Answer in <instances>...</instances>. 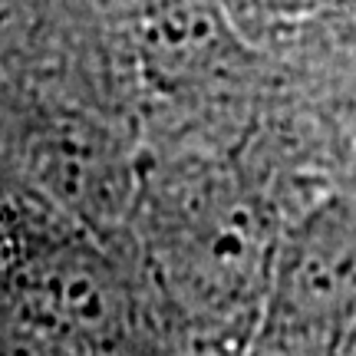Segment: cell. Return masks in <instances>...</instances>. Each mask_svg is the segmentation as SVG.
<instances>
[{
    "label": "cell",
    "instance_id": "obj_5",
    "mask_svg": "<svg viewBox=\"0 0 356 356\" xmlns=\"http://www.w3.org/2000/svg\"><path fill=\"white\" fill-rule=\"evenodd\" d=\"M218 3L231 13V20L241 26L244 37L254 40L257 47H267L277 37L291 33L293 26L333 7L337 0H218Z\"/></svg>",
    "mask_w": 356,
    "mask_h": 356
},
{
    "label": "cell",
    "instance_id": "obj_2",
    "mask_svg": "<svg viewBox=\"0 0 356 356\" xmlns=\"http://www.w3.org/2000/svg\"><path fill=\"white\" fill-rule=\"evenodd\" d=\"M356 337V204L340 188L287 218L248 353H346Z\"/></svg>",
    "mask_w": 356,
    "mask_h": 356
},
{
    "label": "cell",
    "instance_id": "obj_3",
    "mask_svg": "<svg viewBox=\"0 0 356 356\" xmlns=\"http://www.w3.org/2000/svg\"><path fill=\"white\" fill-rule=\"evenodd\" d=\"M17 340L40 350H109L129 330V293L115 267L83 241H47L0 293Z\"/></svg>",
    "mask_w": 356,
    "mask_h": 356
},
{
    "label": "cell",
    "instance_id": "obj_1",
    "mask_svg": "<svg viewBox=\"0 0 356 356\" xmlns=\"http://www.w3.org/2000/svg\"><path fill=\"white\" fill-rule=\"evenodd\" d=\"M149 270L181 333L202 350H251L284 204L241 159H188L145 185Z\"/></svg>",
    "mask_w": 356,
    "mask_h": 356
},
{
    "label": "cell",
    "instance_id": "obj_4",
    "mask_svg": "<svg viewBox=\"0 0 356 356\" xmlns=\"http://www.w3.org/2000/svg\"><path fill=\"white\" fill-rule=\"evenodd\" d=\"M37 175L63 204L86 218H113L126 202H136L126 168L109 139L83 122L50 132L37 149Z\"/></svg>",
    "mask_w": 356,
    "mask_h": 356
},
{
    "label": "cell",
    "instance_id": "obj_7",
    "mask_svg": "<svg viewBox=\"0 0 356 356\" xmlns=\"http://www.w3.org/2000/svg\"><path fill=\"white\" fill-rule=\"evenodd\" d=\"M337 188L346 191L356 204V115L340 132V152H337Z\"/></svg>",
    "mask_w": 356,
    "mask_h": 356
},
{
    "label": "cell",
    "instance_id": "obj_6",
    "mask_svg": "<svg viewBox=\"0 0 356 356\" xmlns=\"http://www.w3.org/2000/svg\"><path fill=\"white\" fill-rule=\"evenodd\" d=\"M43 244L47 238H40L37 225L24 208L0 198V293L20 277V270L40 254Z\"/></svg>",
    "mask_w": 356,
    "mask_h": 356
}]
</instances>
